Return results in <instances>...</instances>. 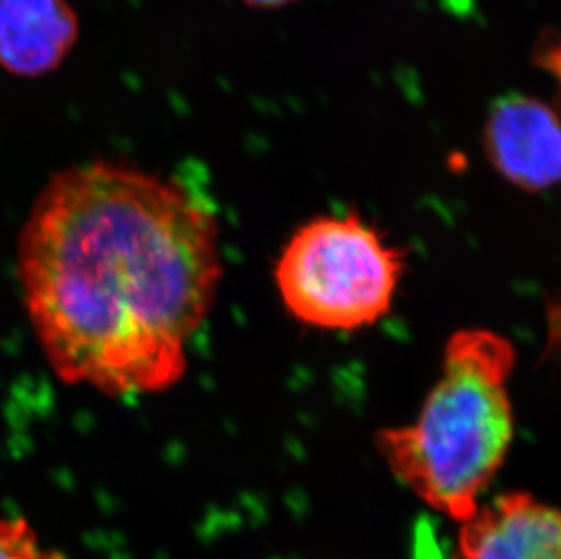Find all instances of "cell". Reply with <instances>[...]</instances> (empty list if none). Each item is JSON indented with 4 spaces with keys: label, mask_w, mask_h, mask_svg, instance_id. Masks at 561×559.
Wrapping results in <instances>:
<instances>
[{
    "label": "cell",
    "mask_w": 561,
    "mask_h": 559,
    "mask_svg": "<svg viewBox=\"0 0 561 559\" xmlns=\"http://www.w3.org/2000/svg\"><path fill=\"white\" fill-rule=\"evenodd\" d=\"M27 317L60 380L148 395L186 373L222 280L217 218L173 180L93 160L57 171L19 238Z\"/></svg>",
    "instance_id": "cell-1"
},
{
    "label": "cell",
    "mask_w": 561,
    "mask_h": 559,
    "mask_svg": "<svg viewBox=\"0 0 561 559\" xmlns=\"http://www.w3.org/2000/svg\"><path fill=\"white\" fill-rule=\"evenodd\" d=\"M514 365L508 338L460 329L447 340L438 380L414 422L376 433L391 475L458 525L477 514L513 445Z\"/></svg>",
    "instance_id": "cell-2"
},
{
    "label": "cell",
    "mask_w": 561,
    "mask_h": 559,
    "mask_svg": "<svg viewBox=\"0 0 561 559\" xmlns=\"http://www.w3.org/2000/svg\"><path fill=\"white\" fill-rule=\"evenodd\" d=\"M403 271L402 249L360 215L347 213L298 227L276 260L275 284L297 322L351 333L391 311Z\"/></svg>",
    "instance_id": "cell-3"
},
{
    "label": "cell",
    "mask_w": 561,
    "mask_h": 559,
    "mask_svg": "<svg viewBox=\"0 0 561 559\" xmlns=\"http://www.w3.org/2000/svg\"><path fill=\"white\" fill-rule=\"evenodd\" d=\"M483 149L503 179L527 193L561 182V116L533 96H500L483 127Z\"/></svg>",
    "instance_id": "cell-4"
},
{
    "label": "cell",
    "mask_w": 561,
    "mask_h": 559,
    "mask_svg": "<svg viewBox=\"0 0 561 559\" xmlns=\"http://www.w3.org/2000/svg\"><path fill=\"white\" fill-rule=\"evenodd\" d=\"M450 559H561V505L530 492L500 494L460 523Z\"/></svg>",
    "instance_id": "cell-5"
},
{
    "label": "cell",
    "mask_w": 561,
    "mask_h": 559,
    "mask_svg": "<svg viewBox=\"0 0 561 559\" xmlns=\"http://www.w3.org/2000/svg\"><path fill=\"white\" fill-rule=\"evenodd\" d=\"M80 21L68 0H0V68L41 79L62 66L79 43Z\"/></svg>",
    "instance_id": "cell-6"
},
{
    "label": "cell",
    "mask_w": 561,
    "mask_h": 559,
    "mask_svg": "<svg viewBox=\"0 0 561 559\" xmlns=\"http://www.w3.org/2000/svg\"><path fill=\"white\" fill-rule=\"evenodd\" d=\"M0 559H68L41 544L24 517H0Z\"/></svg>",
    "instance_id": "cell-7"
},
{
    "label": "cell",
    "mask_w": 561,
    "mask_h": 559,
    "mask_svg": "<svg viewBox=\"0 0 561 559\" xmlns=\"http://www.w3.org/2000/svg\"><path fill=\"white\" fill-rule=\"evenodd\" d=\"M535 64L552 75L558 84V115L561 116V37L558 33H543L535 46Z\"/></svg>",
    "instance_id": "cell-8"
},
{
    "label": "cell",
    "mask_w": 561,
    "mask_h": 559,
    "mask_svg": "<svg viewBox=\"0 0 561 559\" xmlns=\"http://www.w3.org/2000/svg\"><path fill=\"white\" fill-rule=\"evenodd\" d=\"M251 8H262V10H273V8H282V5L293 4L297 0H240Z\"/></svg>",
    "instance_id": "cell-9"
}]
</instances>
